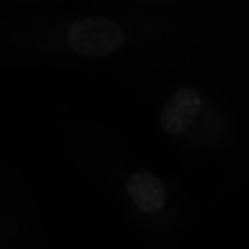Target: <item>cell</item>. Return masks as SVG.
<instances>
[{
    "instance_id": "1",
    "label": "cell",
    "mask_w": 249,
    "mask_h": 249,
    "mask_svg": "<svg viewBox=\"0 0 249 249\" xmlns=\"http://www.w3.org/2000/svg\"><path fill=\"white\" fill-rule=\"evenodd\" d=\"M66 41L76 54L100 58L119 50L124 34L114 20L105 17H87L70 27Z\"/></svg>"
},
{
    "instance_id": "2",
    "label": "cell",
    "mask_w": 249,
    "mask_h": 249,
    "mask_svg": "<svg viewBox=\"0 0 249 249\" xmlns=\"http://www.w3.org/2000/svg\"><path fill=\"white\" fill-rule=\"evenodd\" d=\"M127 192L139 209L146 212L160 209L163 203V187L148 173H136L129 178Z\"/></svg>"
}]
</instances>
